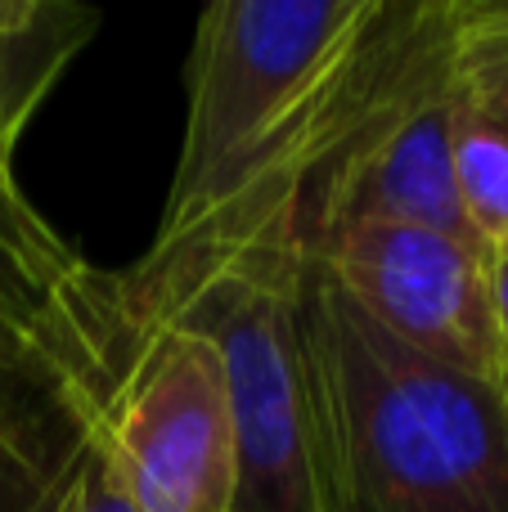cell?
Listing matches in <instances>:
<instances>
[{"mask_svg": "<svg viewBox=\"0 0 508 512\" xmlns=\"http://www.w3.org/2000/svg\"><path fill=\"white\" fill-rule=\"evenodd\" d=\"M356 221L473 234L455 171V0H378L320 117L297 239Z\"/></svg>", "mask_w": 508, "mask_h": 512, "instance_id": "277c9868", "label": "cell"}, {"mask_svg": "<svg viewBox=\"0 0 508 512\" xmlns=\"http://www.w3.org/2000/svg\"><path fill=\"white\" fill-rule=\"evenodd\" d=\"M351 512H508V405L387 337L306 256Z\"/></svg>", "mask_w": 508, "mask_h": 512, "instance_id": "3957f363", "label": "cell"}, {"mask_svg": "<svg viewBox=\"0 0 508 512\" xmlns=\"http://www.w3.org/2000/svg\"><path fill=\"white\" fill-rule=\"evenodd\" d=\"M306 256L387 337L446 369L491 382V288L486 243L477 234L410 221H356L306 248Z\"/></svg>", "mask_w": 508, "mask_h": 512, "instance_id": "8992f818", "label": "cell"}, {"mask_svg": "<svg viewBox=\"0 0 508 512\" xmlns=\"http://www.w3.org/2000/svg\"><path fill=\"white\" fill-rule=\"evenodd\" d=\"M486 288H491V333H495V373L491 387L508 405V243L486 248Z\"/></svg>", "mask_w": 508, "mask_h": 512, "instance_id": "7c38bea8", "label": "cell"}, {"mask_svg": "<svg viewBox=\"0 0 508 512\" xmlns=\"http://www.w3.org/2000/svg\"><path fill=\"white\" fill-rule=\"evenodd\" d=\"M122 328L117 270H95L0 167V351L95 346Z\"/></svg>", "mask_w": 508, "mask_h": 512, "instance_id": "ba28073f", "label": "cell"}, {"mask_svg": "<svg viewBox=\"0 0 508 512\" xmlns=\"http://www.w3.org/2000/svg\"><path fill=\"white\" fill-rule=\"evenodd\" d=\"M99 32V9L77 0H0V167L14 171V149L36 108L50 99L68 63Z\"/></svg>", "mask_w": 508, "mask_h": 512, "instance_id": "30bf717a", "label": "cell"}, {"mask_svg": "<svg viewBox=\"0 0 508 512\" xmlns=\"http://www.w3.org/2000/svg\"><path fill=\"white\" fill-rule=\"evenodd\" d=\"M59 512H135L131 499H126L122 477H117V468H113V454H108L104 436H99V445L86 454V463H81L77 481H72Z\"/></svg>", "mask_w": 508, "mask_h": 512, "instance_id": "8fae6325", "label": "cell"}, {"mask_svg": "<svg viewBox=\"0 0 508 512\" xmlns=\"http://www.w3.org/2000/svg\"><path fill=\"white\" fill-rule=\"evenodd\" d=\"M378 0H216L185 59V135L149 248L297 225L320 117Z\"/></svg>", "mask_w": 508, "mask_h": 512, "instance_id": "6da1fadb", "label": "cell"}, {"mask_svg": "<svg viewBox=\"0 0 508 512\" xmlns=\"http://www.w3.org/2000/svg\"><path fill=\"white\" fill-rule=\"evenodd\" d=\"M117 337L59 351H0V512H59L99 445L131 355Z\"/></svg>", "mask_w": 508, "mask_h": 512, "instance_id": "52a82bcc", "label": "cell"}, {"mask_svg": "<svg viewBox=\"0 0 508 512\" xmlns=\"http://www.w3.org/2000/svg\"><path fill=\"white\" fill-rule=\"evenodd\" d=\"M104 445L135 512H234L239 445L216 346L185 324H135Z\"/></svg>", "mask_w": 508, "mask_h": 512, "instance_id": "5b68a950", "label": "cell"}, {"mask_svg": "<svg viewBox=\"0 0 508 512\" xmlns=\"http://www.w3.org/2000/svg\"><path fill=\"white\" fill-rule=\"evenodd\" d=\"M117 292L126 319L185 324L221 355L239 445L234 512H351L297 225L234 248H149L117 270Z\"/></svg>", "mask_w": 508, "mask_h": 512, "instance_id": "7a4b0ae2", "label": "cell"}, {"mask_svg": "<svg viewBox=\"0 0 508 512\" xmlns=\"http://www.w3.org/2000/svg\"><path fill=\"white\" fill-rule=\"evenodd\" d=\"M455 171L473 234L508 243V0H455Z\"/></svg>", "mask_w": 508, "mask_h": 512, "instance_id": "9c48e42d", "label": "cell"}]
</instances>
